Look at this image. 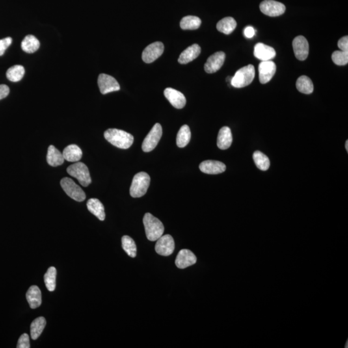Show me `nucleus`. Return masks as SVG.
I'll return each instance as SVG.
<instances>
[{
	"label": "nucleus",
	"mask_w": 348,
	"mask_h": 348,
	"mask_svg": "<svg viewBox=\"0 0 348 348\" xmlns=\"http://www.w3.org/2000/svg\"><path fill=\"white\" fill-rule=\"evenodd\" d=\"M46 323V320L43 317L34 320L31 325V336L33 340H36L41 336Z\"/></svg>",
	"instance_id": "c85d7f7f"
},
{
	"label": "nucleus",
	"mask_w": 348,
	"mask_h": 348,
	"mask_svg": "<svg viewBox=\"0 0 348 348\" xmlns=\"http://www.w3.org/2000/svg\"><path fill=\"white\" fill-rule=\"evenodd\" d=\"M143 224L147 239L155 241L163 235L165 227L161 220L150 213H146L143 217Z\"/></svg>",
	"instance_id": "f03ea898"
},
{
	"label": "nucleus",
	"mask_w": 348,
	"mask_h": 348,
	"mask_svg": "<svg viewBox=\"0 0 348 348\" xmlns=\"http://www.w3.org/2000/svg\"><path fill=\"white\" fill-rule=\"evenodd\" d=\"M237 27V22L232 17H226L220 20L217 24V29L224 34L232 33Z\"/></svg>",
	"instance_id": "a878e982"
},
{
	"label": "nucleus",
	"mask_w": 348,
	"mask_h": 348,
	"mask_svg": "<svg viewBox=\"0 0 348 348\" xmlns=\"http://www.w3.org/2000/svg\"><path fill=\"white\" fill-rule=\"evenodd\" d=\"M60 184L64 192L72 200L78 202H83L85 200V192L72 179L65 177L62 179Z\"/></svg>",
	"instance_id": "423d86ee"
},
{
	"label": "nucleus",
	"mask_w": 348,
	"mask_h": 348,
	"mask_svg": "<svg viewBox=\"0 0 348 348\" xmlns=\"http://www.w3.org/2000/svg\"><path fill=\"white\" fill-rule=\"evenodd\" d=\"M292 45L296 58L300 61L306 60L309 55V44L306 39L302 36L296 37Z\"/></svg>",
	"instance_id": "ddd939ff"
},
{
	"label": "nucleus",
	"mask_w": 348,
	"mask_h": 348,
	"mask_svg": "<svg viewBox=\"0 0 348 348\" xmlns=\"http://www.w3.org/2000/svg\"><path fill=\"white\" fill-rule=\"evenodd\" d=\"M255 68L252 65L240 69L231 78V85L235 88H243L252 83L255 77Z\"/></svg>",
	"instance_id": "20e7f679"
},
{
	"label": "nucleus",
	"mask_w": 348,
	"mask_h": 348,
	"mask_svg": "<svg viewBox=\"0 0 348 348\" xmlns=\"http://www.w3.org/2000/svg\"><path fill=\"white\" fill-rule=\"evenodd\" d=\"M345 147H346V150H347V152H348V140H347V142H346V144H345Z\"/></svg>",
	"instance_id": "a19ab883"
},
{
	"label": "nucleus",
	"mask_w": 348,
	"mask_h": 348,
	"mask_svg": "<svg viewBox=\"0 0 348 348\" xmlns=\"http://www.w3.org/2000/svg\"><path fill=\"white\" fill-rule=\"evenodd\" d=\"M86 206L88 211L94 214L96 217L100 220H104L105 219V212L104 206L98 199H90L86 203Z\"/></svg>",
	"instance_id": "4be33fe9"
},
{
	"label": "nucleus",
	"mask_w": 348,
	"mask_h": 348,
	"mask_svg": "<svg viewBox=\"0 0 348 348\" xmlns=\"http://www.w3.org/2000/svg\"><path fill=\"white\" fill-rule=\"evenodd\" d=\"M202 25V20L198 17L187 16L181 19L180 26L183 30H196Z\"/></svg>",
	"instance_id": "c756f323"
},
{
	"label": "nucleus",
	"mask_w": 348,
	"mask_h": 348,
	"mask_svg": "<svg viewBox=\"0 0 348 348\" xmlns=\"http://www.w3.org/2000/svg\"><path fill=\"white\" fill-rule=\"evenodd\" d=\"M47 161L49 165L56 167L62 165L65 161L63 153L60 152L55 146H49L47 155Z\"/></svg>",
	"instance_id": "5701e85b"
},
{
	"label": "nucleus",
	"mask_w": 348,
	"mask_h": 348,
	"mask_svg": "<svg viewBox=\"0 0 348 348\" xmlns=\"http://www.w3.org/2000/svg\"><path fill=\"white\" fill-rule=\"evenodd\" d=\"M57 271L55 267H50L44 276L45 286L50 291L55 290Z\"/></svg>",
	"instance_id": "72a5a7b5"
},
{
	"label": "nucleus",
	"mask_w": 348,
	"mask_h": 348,
	"mask_svg": "<svg viewBox=\"0 0 348 348\" xmlns=\"http://www.w3.org/2000/svg\"><path fill=\"white\" fill-rule=\"evenodd\" d=\"M40 43L35 36L28 35L21 42V49L25 53L32 54L35 53L40 48Z\"/></svg>",
	"instance_id": "393cba45"
},
{
	"label": "nucleus",
	"mask_w": 348,
	"mask_h": 348,
	"mask_svg": "<svg viewBox=\"0 0 348 348\" xmlns=\"http://www.w3.org/2000/svg\"><path fill=\"white\" fill-rule=\"evenodd\" d=\"M226 55L223 52H217L209 56L205 65V72L213 73L219 70L223 66Z\"/></svg>",
	"instance_id": "4468645a"
},
{
	"label": "nucleus",
	"mask_w": 348,
	"mask_h": 348,
	"mask_svg": "<svg viewBox=\"0 0 348 348\" xmlns=\"http://www.w3.org/2000/svg\"><path fill=\"white\" fill-rule=\"evenodd\" d=\"M253 159H254L255 163L259 169L263 170V171L269 170L270 166V159L263 153L260 151H256L253 155Z\"/></svg>",
	"instance_id": "2f4dec72"
},
{
	"label": "nucleus",
	"mask_w": 348,
	"mask_h": 348,
	"mask_svg": "<svg viewBox=\"0 0 348 348\" xmlns=\"http://www.w3.org/2000/svg\"><path fill=\"white\" fill-rule=\"evenodd\" d=\"M67 171L70 176L77 179L79 183L84 187H88L92 182L87 166L81 162L69 166Z\"/></svg>",
	"instance_id": "39448f33"
},
{
	"label": "nucleus",
	"mask_w": 348,
	"mask_h": 348,
	"mask_svg": "<svg viewBox=\"0 0 348 348\" xmlns=\"http://www.w3.org/2000/svg\"><path fill=\"white\" fill-rule=\"evenodd\" d=\"M26 297L32 309L38 308L42 304V292L37 286H32L28 289Z\"/></svg>",
	"instance_id": "412c9836"
},
{
	"label": "nucleus",
	"mask_w": 348,
	"mask_h": 348,
	"mask_svg": "<svg viewBox=\"0 0 348 348\" xmlns=\"http://www.w3.org/2000/svg\"><path fill=\"white\" fill-rule=\"evenodd\" d=\"M164 95L165 98L168 99V101L173 107L176 108L177 109H183L185 107L186 103H187V99L183 93L178 91L172 88H167L164 90Z\"/></svg>",
	"instance_id": "2eb2a0df"
},
{
	"label": "nucleus",
	"mask_w": 348,
	"mask_h": 348,
	"mask_svg": "<svg viewBox=\"0 0 348 348\" xmlns=\"http://www.w3.org/2000/svg\"><path fill=\"white\" fill-rule=\"evenodd\" d=\"M122 241L123 250L129 256L135 258L137 255V246L135 241L128 235H125L122 237Z\"/></svg>",
	"instance_id": "473e14b6"
},
{
	"label": "nucleus",
	"mask_w": 348,
	"mask_h": 348,
	"mask_svg": "<svg viewBox=\"0 0 348 348\" xmlns=\"http://www.w3.org/2000/svg\"><path fill=\"white\" fill-rule=\"evenodd\" d=\"M150 183V177L146 172L138 173L134 177L130 194L134 198H140L145 195Z\"/></svg>",
	"instance_id": "7ed1b4c3"
},
{
	"label": "nucleus",
	"mask_w": 348,
	"mask_h": 348,
	"mask_svg": "<svg viewBox=\"0 0 348 348\" xmlns=\"http://www.w3.org/2000/svg\"><path fill=\"white\" fill-rule=\"evenodd\" d=\"M254 54L255 57L262 62L270 61L276 56V52L273 47L262 43H257L254 47Z\"/></svg>",
	"instance_id": "dca6fc26"
},
{
	"label": "nucleus",
	"mask_w": 348,
	"mask_h": 348,
	"mask_svg": "<svg viewBox=\"0 0 348 348\" xmlns=\"http://www.w3.org/2000/svg\"><path fill=\"white\" fill-rule=\"evenodd\" d=\"M29 337L27 334H23L19 337L17 348H30Z\"/></svg>",
	"instance_id": "c9c22d12"
},
{
	"label": "nucleus",
	"mask_w": 348,
	"mask_h": 348,
	"mask_svg": "<svg viewBox=\"0 0 348 348\" xmlns=\"http://www.w3.org/2000/svg\"><path fill=\"white\" fill-rule=\"evenodd\" d=\"M65 160L69 162H77L81 159L82 150L76 144H70L66 147L63 152Z\"/></svg>",
	"instance_id": "b1692460"
},
{
	"label": "nucleus",
	"mask_w": 348,
	"mask_h": 348,
	"mask_svg": "<svg viewBox=\"0 0 348 348\" xmlns=\"http://www.w3.org/2000/svg\"><path fill=\"white\" fill-rule=\"evenodd\" d=\"M297 90L305 94H310L313 92V84L312 80L306 76L302 75L298 78L296 83Z\"/></svg>",
	"instance_id": "cd10ccee"
},
{
	"label": "nucleus",
	"mask_w": 348,
	"mask_h": 348,
	"mask_svg": "<svg viewBox=\"0 0 348 348\" xmlns=\"http://www.w3.org/2000/svg\"><path fill=\"white\" fill-rule=\"evenodd\" d=\"M200 169L205 174L215 175L221 174L225 171L226 166L222 162L207 160L200 164Z\"/></svg>",
	"instance_id": "a211bd4d"
},
{
	"label": "nucleus",
	"mask_w": 348,
	"mask_h": 348,
	"mask_svg": "<svg viewBox=\"0 0 348 348\" xmlns=\"http://www.w3.org/2000/svg\"><path fill=\"white\" fill-rule=\"evenodd\" d=\"M260 10L264 14L267 16L277 17L284 14L286 6L280 2L274 0H265L260 4Z\"/></svg>",
	"instance_id": "6e6552de"
},
{
	"label": "nucleus",
	"mask_w": 348,
	"mask_h": 348,
	"mask_svg": "<svg viewBox=\"0 0 348 348\" xmlns=\"http://www.w3.org/2000/svg\"><path fill=\"white\" fill-rule=\"evenodd\" d=\"M10 89L6 85H0V100L5 98L9 94Z\"/></svg>",
	"instance_id": "58836bf2"
},
{
	"label": "nucleus",
	"mask_w": 348,
	"mask_h": 348,
	"mask_svg": "<svg viewBox=\"0 0 348 348\" xmlns=\"http://www.w3.org/2000/svg\"><path fill=\"white\" fill-rule=\"evenodd\" d=\"M233 141L232 134L228 127H224L220 129L217 137V146L221 150H226L232 145Z\"/></svg>",
	"instance_id": "aec40b11"
},
{
	"label": "nucleus",
	"mask_w": 348,
	"mask_h": 348,
	"mask_svg": "<svg viewBox=\"0 0 348 348\" xmlns=\"http://www.w3.org/2000/svg\"><path fill=\"white\" fill-rule=\"evenodd\" d=\"M106 140L119 148L128 149L133 145V136L127 132L116 129H110L104 133Z\"/></svg>",
	"instance_id": "f257e3e1"
},
{
	"label": "nucleus",
	"mask_w": 348,
	"mask_h": 348,
	"mask_svg": "<svg viewBox=\"0 0 348 348\" xmlns=\"http://www.w3.org/2000/svg\"><path fill=\"white\" fill-rule=\"evenodd\" d=\"M190 139H191V132L189 127L187 125H183L177 133L176 139L177 146L179 148H184L189 143Z\"/></svg>",
	"instance_id": "bb28decb"
},
{
	"label": "nucleus",
	"mask_w": 348,
	"mask_h": 348,
	"mask_svg": "<svg viewBox=\"0 0 348 348\" xmlns=\"http://www.w3.org/2000/svg\"><path fill=\"white\" fill-rule=\"evenodd\" d=\"M163 43L159 42L153 43L144 49L142 54V59L146 64H151L163 55Z\"/></svg>",
	"instance_id": "9b49d317"
},
{
	"label": "nucleus",
	"mask_w": 348,
	"mask_h": 348,
	"mask_svg": "<svg viewBox=\"0 0 348 348\" xmlns=\"http://www.w3.org/2000/svg\"><path fill=\"white\" fill-rule=\"evenodd\" d=\"M338 47L341 51L348 52V37L347 36L343 37L339 40Z\"/></svg>",
	"instance_id": "4c0bfd02"
},
{
	"label": "nucleus",
	"mask_w": 348,
	"mask_h": 348,
	"mask_svg": "<svg viewBox=\"0 0 348 348\" xmlns=\"http://www.w3.org/2000/svg\"><path fill=\"white\" fill-rule=\"evenodd\" d=\"M12 42V38L10 37L0 40V56L4 55L6 49L11 45Z\"/></svg>",
	"instance_id": "e433bc0d"
},
{
	"label": "nucleus",
	"mask_w": 348,
	"mask_h": 348,
	"mask_svg": "<svg viewBox=\"0 0 348 348\" xmlns=\"http://www.w3.org/2000/svg\"><path fill=\"white\" fill-rule=\"evenodd\" d=\"M175 249L174 240L170 235H162L157 240L155 250L160 256H169Z\"/></svg>",
	"instance_id": "9d476101"
},
{
	"label": "nucleus",
	"mask_w": 348,
	"mask_h": 348,
	"mask_svg": "<svg viewBox=\"0 0 348 348\" xmlns=\"http://www.w3.org/2000/svg\"><path fill=\"white\" fill-rule=\"evenodd\" d=\"M244 35L247 38H252L255 36L256 34V31H255L254 28L248 26L246 27L244 30Z\"/></svg>",
	"instance_id": "ea45409f"
},
{
	"label": "nucleus",
	"mask_w": 348,
	"mask_h": 348,
	"mask_svg": "<svg viewBox=\"0 0 348 348\" xmlns=\"http://www.w3.org/2000/svg\"><path fill=\"white\" fill-rule=\"evenodd\" d=\"M25 74V69L23 66H14L8 69L6 71V77L10 81L18 82L20 81Z\"/></svg>",
	"instance_id": "7c9ffc66"
},
{
	"label": "nucleus",
	"mask_w": 348,
	"mask_h": 348,
	"mask_svg": "<svg viewBox=\"0 0 348 348\" xmlns=\"http://www.w3.org/2000/svg\"><path fill=\"white\" fill-rule=\"evenodd\" d=\"M201 47L198 44H193L186 49L179 56L178 62L181 64H187L193 61L200 56Z\"/></svg>",
	"instance_id": "6ab92c4d"
},
{
	"label": "nucleus",
	"mask_w": 348,
	"mask_h": 348,
	"mask_svg": "<svg viewBox=\"0 0 348 348\" xmlns=\"http://www.w3.org/2000/svg\"><path fill=\"white\" fill-rule=\"evenodd\" d=\"M163 135V130L159 123H156L151 129L150 133L144 138L142 144V150L144 152L152 151L157 146Z\"/></svg>",
	"instance_id": "0eeeda50"
},
{
	"label": "nucleus",
	"mask_w": 348,
	"mask_h": 348,
	"mask_svg": "<svg viewBox=\"0 0 348 348\" xmlns=\"http://www.w3.org/2000/svg\"><path fill=\"white\" fill-rule=\"evenodd\" d=\"M197 258L194 253L187 249H183L179 252L176 259V265L180 269H185L195 265Z\"/></svg>",
	"instance_id": "f3484780"
},
{
	"label": "nucleus",
	"mask_w": 348,
	"mask_h": 348,
	"mask_svg": "<svg viewBox=\"0 0 348 348\" xmlns=\"http://www.w3.org/2000/svg\"><path fill=\"white\" fill-rule=\"evenodd\" d=\"M332 58L335 64L339 66H344L348 63V52L336 51L332 54Z\"/></svg>",
	"instance_id": "f704fd0d"
},
{
	"label": "nucleus",
	"mask_w": 348,
	"mask_h": 348,
	"mask_svg": "<svg viewBox=\"0 0 348 348\" xmlns=\"http://www.w3.org/2000/svg\"><path fill=\"white\" fill-rule=\"evenodd\" d=\"M276 69V65L272 60L261 62L259 66V77L261 83H269L275 75Z\"/></svg>",
	"instance_id": "f8f14e48"
},
{
	"label": "nucleus",
	"mask_w": 348,
	"mask_h": 348,
	"mask_svg": "<svg viewBox=\"0 0 348 348\" xmlns=\"http://www.w3.org/2000/svg\"><path fill=\"white\" fill-rule=\"evenodd\" d=\"M98 83L99 90L102 94H107L120 90V84L117 80L111 75L105 73H101L99 75Z\"/></svg>",
	"instance_id": "1a4fd4ad"
}]
</instances>
